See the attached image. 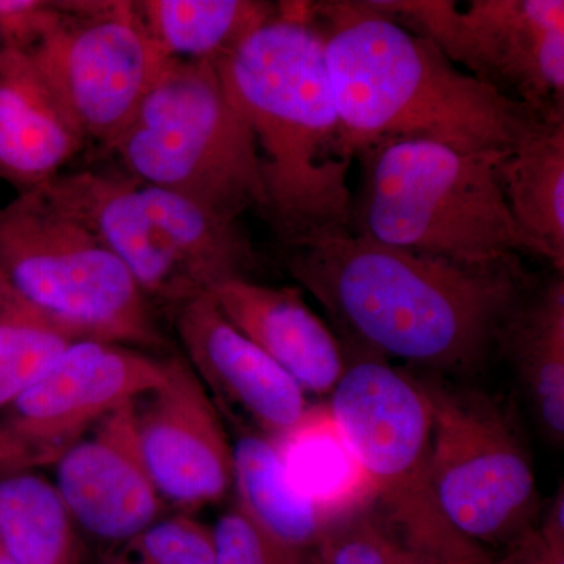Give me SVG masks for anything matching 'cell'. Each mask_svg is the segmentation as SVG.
<instances>
[{"label":"cell","mask_w":564,"mask_h":564,"mask_svg":"<svg viewBox=\"0 0 564 564\" xmlns=\"http://www.w3.org/2000/svg\"><path fill=\"white\" fill-rule=\"evenodd\" d=\"M229 322L265 351L304 392L332 393L347 369L343 345L299 288L234 278L209 292Z\"/></svg>","instance_id":"obj_16"},{"label":"cell","mask_w":564,"mask_h":564,"mask_svg":"<svg viewBox=\"0 0 564 564\" xmlns=\"http://www.w3.org/2000/svg\"><path fill=\"white\" fill-rule=\"evenodd\" d=\"M0 278L77 339L163 345L151 302L120 259L40 191L0 207Z\"/></svg>","instance_id":"obj_7"},{"label":"cell","mask_w":564,"mask_h":564,"mask_svg":"<svg viewBox=\"0 0 564 564\" xmlns=\"http://www.w3.org/2000/svg\"><path fill=\"white\" fill-rule=\"evenodd\" d=\"M165 359L80 339L0 419V475L54 466L99 422L165 381Z\"/></svg>","instance_id":"obj_12"},{"label":"cell","mask_w":564,"mask_h":564,"mask_svg":"<svg viewBox=\"0 0 564 564\" xmlns=\"http://www.w3.org/2000/svg\"><path fill=\"white\" fill-rule=\"evenodd\" d=\"M214 564H263L267 541L248 516L234 508L210 530Z\"/></svg>","instance_id":"obj_28"},{"label":"cell","mask_w":564,"mask_h":564,"mask_svg":"<svg viewBox=\"0 0 564 564\" xmlns=\"http://www.w3.org/2000/svg\"><path fill=\"white\" fill-rule=\"evenodd\" d=\"M289 475L333 524L373 503V489L328 404L311 406L302 422L274 443Z\"/></svg>","instance_id":"obj_22"},{"label":"cell","mask_w":564,"mask_h":564,"mask_svg":"<svg viewBox=\"0 0 564 564\" xmlns=\"http://www.w3.org/2000/svg\"><path fill=\"white\" fill-rule=\"evenodd\" d=\"M0 549L17 564H84L85 545L61 492L35 473L0 475Z\"/></svg>","instance_id":"obj_23"},{"label":"cell","mask_w":564,"mask_h":564,"mask_svg":"<svg viewBox=\"0 0 564 564\" xmlns=\"http://www.w3.org/2000/svg\"><path fill=\"white\" fill-rule=\"evenodd\" d=\"M87 140L113 143L169 58L132 2H63L25 47Z\"/></svg>","instance_id":"obj_11"},{"label":"cell","mask_w":564,"mask_h":564,"mask_svg":"<svg viewBox=\"0 0 564 564\" xmlns=\"http://www.w3.org/2000/svg\"><path fill=\"white\" fill-rule=\"evenodd\" d=\"M417 383L432 419L430 466L445 518L480 547L513 543L534 525L540 496L507 408L443 375H425Z\"/></svg>","instance_id":"obj_9"},{"label":"cell","mask_w":564,"mask_h":564,"mask_svg":"<svg viewBox=\"0 0 564 564\" xmlns=\"http://www.w3.org/2000/svg\"><path fill=\"white\" fill-rule=\"evenodd\" d=\"M85 141L28 51L0 47V180L20 193L36 191Z\"/></svg>","instance_id":"obj_17"},{"label":"cell","mask_w":564,"mask_h":564,"mask_svg":"<svg viewBox=\"0 0 564 564\" xmlns=\"http://www.w3.org/2000/svg\"><path fill=\"white\" fill-rule=\"evenodd\" d=\"M250 126L261 161L265 215L289 245L350 228L348 147L314 25L263 24L217 62Z\"/></svg>","instance_id":"obj_3"},{"label":"cell","mask_w":564,"mask_h":564,"mask_svg":"<svg viewBox=\"0 0 564 564\" xmlns=\"http://www.w3.org/2000/svg\"><path fill=\"white\" fill-rule=\"evenodd\" d=\"M137 17L169 61L220 62L276 14L261 0H139Z\"/></svg>","instance_id":"obj_21"},{"label":"cell","mask_w":564,"mask_h":564,"mask_svg":"<svg viewBox=\"0 0 564 564\" xmlns=\"http://www.w3.org/2000/svg\"><path fill=\"white\" fill-rule=\"evenodd\" d=\"M516 225L564 270V120L547 121L494 161Z\"/></svg>","instance_id":"obj_19"},{"label":"cell","mask_w":564,"mask_h":564,"mask_svg":"<svg viewBox=\"0 0 564 564\" xmlns=\"http://www.w3.org/2000/svg\"><path fill=\"white\" fill-rule=\"evenodd\" d=\"M184 358L223 410L245 415L276 443L310 411L306 392L221 313L210 293L177 307Z\"/></svg>","instance_id":"obj_15"},{"label":"cell","mask_w":564,"mask_h":564,"mask_svg":"<svg viewBox=\"0 0 564 564\" xmlns=\"http://www.w3.org/2000/svg\"><path fill=\"white\" fill-rule=\"evenodd\" d=\"M6 46V40H3V21L0 17V47Z\"/></svg>","instance_id":"obj_32"},{"label":"cell","mask_w":564,"mask_h":564,"mask_svg":"<svg viewBox=\"0 0 564 564\" xmlns=\"http://www.w3.org/2000/svg\"><path fill=\"white\" fill-rule=\"evenodd\" d=\"M265 562L263 564H307V554L282 547L267 540Z\"/></svg>","instance_id":"obj_29"},{"label":"cell","mask_w":564,"mask_h":564,"mask_svg":"<svg viewBox=\"0 0 564 564\" xmlns=\"http://www.w3.org/2000/svg\"><path fill=\"white\" fill-rule=\"evenodd\" d=\"M9 285L6 284V282L2 281V278H0V310H2L3 304H6L7 300L10 299L11 295Z\"/></svg>","instance_id":"obj_30"},{"label":"cell","mask_w":564,"mask_h":564,"mask_svg":"<svg viewBox=\"0 0 564 564\" xmlns=\"http://www.w3.org/2000/svg\"><path fill=\"white\" fill-rule=\"evenodd\" d=\"M492 564H564V486L547 507L543 524L533 525L508 544L507 554Z\"/></svg>","instance_id":"obj_27"},{"label":"cell","mask_w":564,"mask_h":564,"mask_svg":"<svg viewBox=\"0 0 564 564\" xmlns=\"http://www.w3.org/2000/svg\"><path fill=\"white\" fill-rule=\"evenodd\" d=\"M232 456L237 508L267 540L307 554L329 522L293 484L273 441L242 434L232 445Z\"/></svg>","instance_id":"obj_20"},{"label":"cell","mask_w":564,"mask_h":564,"mask_svg":"<svg viewBox=\"0 0 564 564\" xmlns=\"http://www.w3.org/2000/svg\"><path fill=\"white\" fill-rule=\"evenodd\" d=\"M36 191L95 232L150 302L177 310L254 269L240 220L180 193L101 172L58 174Z\"/></svg>","instance_id":"obj_5"},{"label":"cell","mask_w":564,"mask_h":564,"mask_svg":"<svg viewBox=\"0 0 564 564\" xmlns=\"http://www.w3.org/2000/svg\"><path fill=\"white\" fill-rule=\"evenodd\" d=\"M110 150L133 180L240 220L265 214L261 161L217 63L166 61Z\"/></svg>","instance_id":"obj_6"},{"label":"cell","mask_w":564,"mask_h":564,"mask_svg":"<svg viewBox=\"0 0 564 564\" xmlns=\"http://www.w3.org/2000/svg\"><path fill=\"white\" fill-rule=\"evenodd\" d=\"M0 564H17V563L11 562L9 556L3 554L2 549H0Z\"/></svg>","instance_id":"obj_31"},{"label":"cell","mask_w":564,"mask_h":564,"mask_svg":"<svg viewBox=\"0 0 564 564\" xmlns=\"http://www.w3.org/2000/svg\"><path fill=\"white\" fill-rule=\"evenodd\" d=\"M101 564H214L210 529L187 514L159 519L107 552Z\"/></svg>","instance_id":"obj_26"},{"label":"cell","mask_w":564,"mask_h":564,"mask_svg":"<svg viewBox=\"0 0 564 564\" xmlns=\"http://www.w3.org/2000/svg\"><path fill=\"white\" fill-rule=\"evenodd\" d=\"M499 347L513 364L538 425L549 441L564 437V278H551L518 304Z\"/></svg>","instance_id":"obj_18"},{"label":"cell","mask_w":564,"mask_h":564,"mask_svg":"<svg viewBox=\"0 0 564 564\" xmlns=\"http://www.w3.org/2000/svg\"><path fill=\"white\" fill-rule=\"evenodd\" d=\"M165 381L133 403L144 464L163 502H218L234 486L232 445L220 411L184 356L165 358Z\"/></svg>","instance_id":"obj_13"},{"label":"cell","mask_w":564,"mask_h":564,"mask_svg":"<svg viewBox=\"0 0 564 564\" xmlns=\"http://www.w3.org/2000/svg\"><path fill=\"white\" fill-rule=\"evenodd\" d=\"M372 3L503 98L543 120H564L563 0Z\"/></svg>","instance_id":"obj_10"},{"label":"cell","mask_w":564,"mask_h":564,"mask_svg":"<svg viewBox=\"0 0 564 564\" xmlns=\"http://www.w3.org/2000/svg\"><path fill=\"white\" fill-rule=\"evenodd\" d=\"M328 408L369 478L375 511L404 544L437 564H492L456 532L437 500L432 419L417 378L367 356L347 366Z\"/></svg>","instance_id":"obj_8"},{"label":"cell","mask_w":564,"mask_h":564,"mask_svg":"<svg viewBox=\"0 0 564 564\" xmlns=\"http://www.w3.org/2000/svg\"><path fill=\"white\" fill-rule=\"evenodd\" d=\"M133 403L107 414L55 464V488L74 522L111 549L155 524L163 507L141 455Z\"/></svg>","instance_id":"obj_14"},{"label":"cell","mask_w":564,"mask_h":564,"mask_svg":"<svg viewBox=\"0 0 564 564\" xmlns=\"http://www.w3.org/2000/svg\"><path fill=\"white\" fill-rule=\"evenodd\" d=\"M76 340L80 339L11 293L0 310V413Z\"/></svg>","instance_id":"obj_24"},{"label":"cell","mask_w":564,"mask_h":564,"mask_svg":"<svg viewBox=\"0 0 564 564\" xmlns=\"http://www.w3.org/2000/svg\"><path fill=\"white\" fill-rule=\"evenodd\" d=\"M497 155L430 140L384 141L361 152L351 231L480 269H521L522 256L543 259L508 209L494 169Z\"/></svg>","instance_id":"obj_4"},{"label":"cell","mask_w":564,"mask_h":564,"mask_svg":"<svg viewBox=\"0 0 564 564\" xmlns=\"http://www.w3.org/2000/svg\"><path fill=\"white\" fill-rule=\"evenodd\" d=\"M337 115L356 159L395 140L502 154L543 118L486 87L372 0L315 2Z\"/></svg>","instance_id":"obj_2"},{"label":"cell","mask_w":564,"mask_h":564,"mask_svg":"<svg viewBox=\"0 0 564 564\" xmlns=\"http://www.w3.org/2000/svg\"><path fill=\"white\" fill-rule=\"evenodd\" d=\"M289 272L352 340L436 375L480 369L524 299L516 267H466L337 229L291 245Z\"/></svg>","instance_id":"obj_1"},{"label":"cell","mask_w":564,"mask_h":564,"mask_svg":"<svg viewBox=\"0 0 564 564\" xmlns=\"http://www.w3.org/2000/svg\"><path fill=\"white\" fill-rule=\"evenodd\" d=\"M307 564H437L404 544L373 503L326 527L307 552Z\"/></svg>","instance_id":"obj_25"}]
</instances>
